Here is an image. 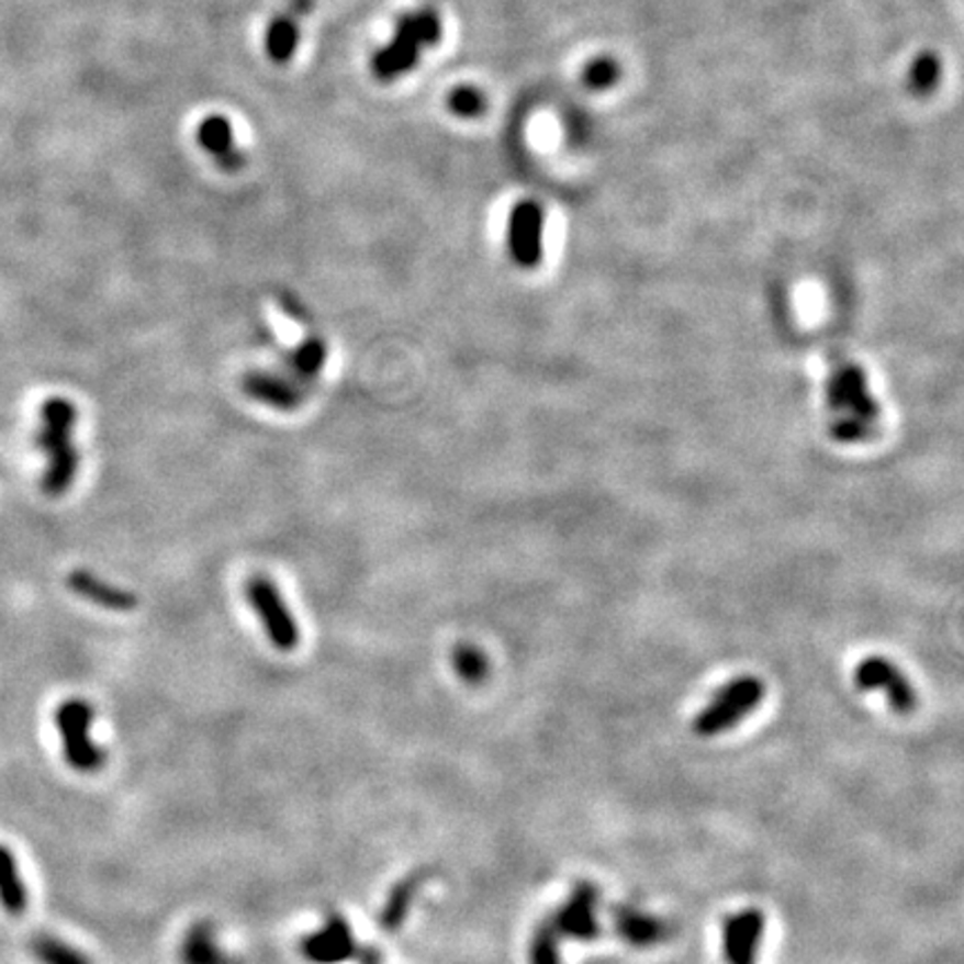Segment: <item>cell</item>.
<instances>
[{"mask_svg":"<svg viewBox=\"0 0 964 964\" xmlns=\"http://www.w3.org/2000/svg\"><path fill=\"white\" fill-rule=\"evenodd\" d=\"M34 445L47 458L41 478L43 494L56 498L75 485L79 473V451L75 447L77 406L67 397H49L41 404Z\"/></svg>","mask_w":964,"mask_h":964,"instance_id":"obj_1","label":"cell"},{"mask_svg":"<svg viewBox=\"0 0 964 964\" xmlns=\"http://www.w3.org/2000/svg\"><path fill=\"white\" fill-rule=\"evenodd\" d=\"M440 36L442 23L434 10H418L400 16L393 38L371 58L373 77L380 83H391L408 75L421 63L423 49L434 47Z\"/></svg>","mask_w":964,"mask_h":964,"instance_id":"obj_2","label":"cell"},{"mask_svg":"<svg viewBox=\"0 0 964 964\" xmlns=\"http://www.w3.org/2000/svg\"><path fill=\"white\" fill-rule=\"evenodd\" d=\"M764 695L766 685L762 683V679L752 674L737 676L728 681L721 691H717L715 697L699 710L693 721V730L699 737H717L743 721L762 704Z\"/></svg>","mask_w":964,"mask_h":964,"instance_id":"obj_3","label":"cell"},{"mask_svg":"<svg viewBox=\"0 0 964 964\" xmlns=\"http://www.w3.org/2000/svg\"><path fill=\"white\" fill-rule=\"evenodd\" d=\"M67 766L81 775L99 773L105 764V750L92 739L94 708L83 699L63 702L54 715Z\"/></svg>","mask_w":964,"mask_h":964,"instance_id":"obj_4","label":"cell"},{"mask_svg":"<svg viewBox=\"0 0 964 964\" xmlns=\"http://www.w3.org/2000/svg\"><path fill=\"white\" fill-rule=\"evenodd\" d=\"M829 397L833 413L838 416V421L833 423L836 438L844 442L860 440L877 416V406L868 393L862 369L842 367L831 380Z\"/></svg>","mask_w":964,"mask_h":964,"instance_id":"obj_5","label":"cell"},{"mask_svg":"<svg viewBox=\"0 0 964 964\" xmlns=\"http://www.w3.org/2000/svg\"><path fill=\"white\" fill-rule=\"evenodd\" d=\"M246 598L264 626L266 637L272 648L280 652H291L300 646V628L293 612L280 594V587L268 576H253L246 583Z\"/></svg>","mask_w":964,"mask_h":964,"instance_id":"obj_6","label":"cell"},{"mask_svg":"<svg viewBox=\"0 0 964 964\" xmlns=\"http://www.w3.org/2000/svg\"><path fill=\"white\" fill-rule=\"evenodd\" d=\"M853 681L864 693L882 691L888 706L900 715H909L918 706V693L913 683L886 657H866L864 661H860L853 672Z\"/></svg>","mask_w":964,"mask_h":964,"instance_id":"obj_7","label":"cell"},{"mask_svg":"<svg viewBox=\"0 0 964 964\" xmlns=\"http://www.w3.org/2000/svg\"><path fill=\"white\" fill-rule=\"evenodd\" d=\"M598 898L601 893L592 882H579L565 905L559 907L554 916H549L559 929L561 938H572L579 942L598 940L603 927L598 922Z\"/></svg>","mask_w":964,"mask_h":964,"instance_id":"obj_8","label":"cell"},{"mask_svg":"<svg viewBox=\"0 0 964 964\" xmlns=\"http://www.w3.org/2000/svg\"><path fill=\"white\" fill-rule=\"evenodd\" d=\"M766 933V916L762 909H741L724 920L721 944L726 964H756Z\"/></svg>","mask_w":964,"mask_h":964,"instance_id":"obj_9","label":"cell"},{"mask_svg":"<svg viewBox=\"0 0 964 964\" xmlns=\"http://www.w3.org/2000/svg\"><path fill=\"white\" fill-rule=\"evenodd\" d=\"M358 946L351 924L341 913H328L322 929L300 942V951L311 964L349 962L356 957Z\"/></svg>","mask_w":964,"mask_h":964,"instance_id":"obj_10","label":"cell"},{"mask_svg":"<svg viewBox=\"0 0 964 964\" xmlns=\"http://www.w3.org/2000/svg\"><path fill=\"white\" fill-rule=\"evenodd\" d=\"M542 209L525 199L514 205L509 217V253L520 268H534L542 259Z\"/></svg>","mask_w":964,"mask_h":964,"instance_id":"obj_11","label":"cell"},{"mask_svg":"<svg viewBox=\"0 0 964 964\" xmlns=\"http://www.w3.org/2000/svg\"><path fill=\"white\" fill-rule=\"evenodd\" d=\"M242 384L253 400L278 411H295L298 406H302L306 397L304 386L293 378H289L287 373L253 371L244 375Z\"/></svg>","mask_w":964,"mask_h":964,"instance_id":"obj_12","label":"cell"},{"mask_svg":"<svg viewBox=\"0 0 964 964\" xmlns=\"http://www.w3.org/2000/svg\"><path fill=\"white\" fill-rule=\"evenodd\" d=\"M65 583H67V587H70V592L77 594L79 598H83L92 605H99L103 609H110V612H132V609H136V605H139V598H136V594L103 581L101 576L92 574L90 570L70 572L67 574Z\"/></svg>","mask_w":964,"mask_h":964,"instance_id":"obj_13","label":"cell"},{"mask_svg":"<svg viewBox=\"0 0 964 964\" xmlns=\"http://www.w3.org/2000/svg\"><path fill=\"white\" fill-rule=\"evenodd\" d=\"M197 139L199 146L217 161V166L228 172H235L246 164L244 155L235 146L233 125L222 114L205 116L197 127Z\"/></svg>","mask_w":964,"mask_h":964,"instance_id":"obj_14","label":"cell"},{"mask_svg":"<svg viewBox=\"0 0 964 964\" xmlns=\"http://www.w3.org/2000/svg\"><path fill=\"white\" fill-rule=\"evenodd\" d=\"M612 922L616 935L624 942L637 946V949H650L663 942L672 929L665 920L654 918L650 913H643L632 907H614Z\"/></svg>","mask_w":964,"mask_h":964,"instance_id":"obj_15","label":"cell"},{"mask_svg":"<svg viewBox=\"0 0 964 964\" xmlns=\"http://www.w3.org/2000/svg\"><path fill=\"white\" fill-rule=\"evenodd\" d=\"M179 960L181 964H244L237 955L222 949L217 931L209 920H199L186 931L179 946Z\"/></svg>","mask_w":964,"mask_h":964,"instance_id":"obj_16","label":"cell"},{"mask_svg":"<svg viewBox=\"0 0 964 964\" xmlns=\"http://www.w3.org/2000/svg\"><path fill=\"white\" fill-rule=\"evenodd\" d=\"M427 877H429L427 871H416V873H408L406 877H402L397 884H393L391 893L386 895L382 913H380V924L384 931L393 933L402 927V922L406 920V916L411 911L413 900H416V895L423 888V884L427 882Z\"/></svg>","mask_w":964,"mask_h":964,"instance_id":"obj_17","label":"cell"},{"mask_svg":"<svg viewBox=\"0 0 964 964\" xmlns=\"http://www.w3.org/2000/svg\"><path fill=\"white\" fill-rule=\"evenodd\" d=\"M0 905L10 916H23L27 909V886L8 847H0Z\"/></svg>","mask_w":964,"mask_h":964,"instance_id":"obj_18","label":"cell"},{"mask_svg":"<svg viewBox=\"0 0 964 964\" xmlns=\"http://www.w3.org/2000/svg\"><path fill=\"white\" fill-rule=\"evenodd\" d=\"M326 344L320 337H306L300 347L287 356L284 360V373L293 378L295 382L304 384L320 375V371L326 365Z\"/></svg>","mask_w":964,"mask_h":964,"instance_id":"obj_19","label":"cell"},{"mask_svg":"<svg viewBox=\"0 0 964 964\" xmlns=\"http://www.w3.org/2000/svg\"><path fill=\"white\" fill-rule=\"evenodd\" d=\"M30 953L38 964H92L81 949L52 933H36L30 940Z\"/></svg>","mask_w":964,"mask_h":964,"instance_id":"obj_20","label":"cell"},{"mask_svg":"<svg viewBox=\"0 0 964 964\" xmlns=\"http://www.w3.org/2000/svg\"><path fill=\"white\" fill-rule=\"evenodd\" d=\"M300 30L291 16H278L266 30V54L272 63H289L298 49Z\"/></svg>","mask_w":964,"mask_h":964,"instance_id":"obj_21","label":"cell"},{"mask_svg":"<svg viewBox=\"0 0 964 964\" xmlns=\"http://www.w3.org/2000/svg\"><path fill=\"white\" fill-rule=\"evenodd\" d=\"M451 663L460 681L467 685L485 683L492 670L487 654L473 643H458L451 652Z\"/></svg>","mask_w":964,"mask_h":964,"instance_id":"obj_22","label":"cell"},{"mask_svg":"<svg viewBox=\"0 0 964 964\" xmlns=\"http://www.w3.org/2000/svg\"><path fill=\"white\" fill-rule=\"evenodd\" d=\"M529 964H561V933L552 918L536 924L529 940Z\"/></svg>","mask_w":964,"mask_h":964,"instance_id":"obj_23","label":"cell"},{"mask_svg":"<svg viewBox=\"0 0 964 964\" xmlns=\"http://www.w3.org/2000/svg\"><path fill=\"white\" fill-rule=\"evenodd\" d=\"M940 72H942V67H940L938 56H933V54L927 52V54L918 56V58L913 60V65H911L909 88H911L916 94H929V92L938 86V81H940Z\"/></svg>","mask_w":964,"mask_h":964,"instance_id":"obj_24","label":"cell"},{"mask_svg":"<svg viewBox=\"0 0 964 964\" xmlns=\"http://www.w3.org/2000/svg\"><path fill=\"white\" fill-rule=\"evenodd\" d=\"M447 105L453 114H458L462 119H473V116L485 112L487 101H485V94H482L478 88L460 86L449 94Z\"/></svg>","mask_w":964,"mask_h":964,"instance_id":"obj_25","label":"cell"},{"mask_svg":"<svg viewBox=\"0 0 964 964\" xmlns=\"http://www.w3.org/2000/svg\"><path fill=\"white\" fill-rule=\"evenodd\" d=\"M616 79H618V65L612 58H596L583 72V83L592 90L609 88L616 83Z\"/></svg>","mask_w":964,"mask_h":964,"instance_id":"obj_26","label":"cell"},{"mask_svg":"<svg viewBox=\"0 0 964 964\" xmlns=\"http://www.w3.org/2000/svg\"><path fill=\"white\" fill-rule=\"evenodd\" d=\"M354 960H358V964H382V953L375 944H365V946H358V953Z\"/></svg>","mask_w":964,"mask_h":964,"instance_id":"obj_27","label":"cell"}]
</instances>
